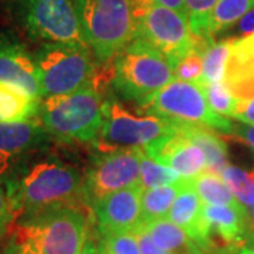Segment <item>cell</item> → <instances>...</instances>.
<instances>
[{
  "mask_svg": "<svg viewBox=\"0 0 254 254\" xmlns=\"http://www.w3.org/2000/svg\"><path fill=\"white\" fill-rule=\"evenodd\" d=\"M184 123L153 113L137 115L119 100H105L103 126L95 145L100 151L119 148H145L178 133Z\"/></svg>",
  "mask_w": 254,
  "mask_h": 254,
  "instance_id": "ba28073f",
  "label": "cell"
},
{
  "mask_svg": "<svg viewBox=\"0 0 254 254\" xmlns=\"http://www.w3.org/2000/svg\"><path fill=\"white\" fill-rule=\"evenodd\" d=\"M180 180H184V178H181L170 167H167V165L150 158L148 155H145L141 150L140 182H138L141 190H151V188L178 182Z\"/></svg>",
  "mask_w": 254,
  "mask_h": 254,
  "instance_id": "484cf974",
  "label": "cell"
},
{
  "mask_svg": "<svg viewBox=\"0 0 254 254\" xmlns=\"http://www.w3.org/2000/svg\"><path fill=\"white\" fill-rule=\"evenodd\" d=\"M14 219L16 215L13 212L7 187L6 184H0V236H3L9 230Z\"/></svg>",
  "mask_w": 254,
  "mask_h": 254,
  "instance_id": "4dcf8cb0",
  "label": "cell"
},
{
  "mask_svg": "<svg viewBox=\"0 0 254 254\" xmlns=\"http://www.w3.org/2000/svg\"><path fill=\"white\" fill-rule=\"evenodd\" d=\"M182 182L184 180H180L174 184L157 187V188H151V190H144L141 192L143 223L168 218V213L173 208V203L181 190Z\"/></svg>",
  "mask_w": 254,
  "mask_h": 254,
  "instance_id": "7402d4cb",
  "label": "cell"
},
{
  "mask_svg": "<svg viewBox=\"0 0 254 254\" xmlns=\"http://www.w3.org/2000/svg\"><path fill=\"white\" fill-rule=\"evenodd\" d=\"M33 55L41 99L72 93L95 82L91 47L75 43H46Z\"/></svg>",
  "mask_w": 254,
  "mask_h": 254,
  "instance_id": "5b68a950",
  "label": "cell"
},
{
  "mask_svg": "<svg viewBox=\"0 0 254 254\" xmlns=\"http://www.w3.org/2000/svg\"><path fill=\"white\" fill-rule=\"evenodd\" d=\"M98 243L108 254H141L133 232L102 233Z\"/></svg>",
  "mask_w": 254,
  "mask_h": 254,
  "instance_id": "f1b7e54d",
  "label": "cell"
},
{
  "mask_svg": "<svg viewBox=\"0 0 254 254\" xmlns=\"http://www.w3.org/2000/svg\"><path fill=\"white\" fill-rule=\"evenodd\" d=\"M222 180L227 188L233 193L239 203L246 209L254 205V170L246 171L235 165H226V168L220 173Z\"/></svg>",
  "mask_w": 254,
  "mask_h": 254,
  "instance_id": "d4e9b609",
  "label": "cell"
},
{
  "mask_svg": "<svg viewBox=\"0 0 254 254\" xmlns=\"http://www.w3.org/2000/svg\"><path fill=\"white\" fill-rule=\"evenodd\" d=\"M140 185L112 192L92 203L99 233L133 232L143 223Z\"/></svg>",
  "mask_w": 254,
  "mask_h": 254,
  "instance_id": "4fadbf2b",
  "label": "cell"
},
{
  "mask_svg": "<svg viewBox=\"0 0 254 254\" xmlns=\"http://www.w3.org/2000/svg\"><path fill=\"white\" fill-rule=\"evenodd\" d=\"M210 40V38H209ZM208 40H199L190 54L184 57L174 68L175 79L185 82H199L202 76V48Z\"/></svg>",
  "mask_w": 254,
  "mask_h": 254,
  "instance_id": "f546056e",
  "label": "cell"
},
{
  "mask_svg": "<svg viewBox=\"0 0 254 254\" xmlns=\"http://www.w3.org/2000/svg\"><path fill=\"white\" fill-rule=\"evenodd\" d=\"M232 44L233 38L223 41L210 38L205 43L202 48V76L198 83L206 85L225 81L232 57Z\"/></svg>",
  "mask_w": 254,
  "mask_h": 254,
  "instance_id": "44dd1931",
  "label": "cell"
},
{
  "mask_svg": "<svg viewBox=\"0 0 254 254\" xmlns=\"http://www.w3.org/2000/svg\"><path fill=\"white\" fill-rule=\"evenodd\" d=\"M30 155L6 182L16 218L43 209L75 205L83 199V178L79 171L57 155Z\"/></svg>",
  "mask_w": 254,
  "mask_h": 254,
  "instance_id": "6da1fadb",
  "label": "cell"
},
{
  "mask_svg": "<svg viewBox=\"0 0 254 254\" xmlns=\"http://www.w3.org/2000/svg\"><path fill=\"white\" fill-rule=\"evenodd\" d=\"M247 215H249L250 223H252V229H253V227H254V205L247 209Z\"/></svg>",
  "mask_w": 254,
  "mask_h": 254,
  "instance_id": "60d3db41",
  "label": "cell"
},
{
  "mask_svg": "<svg viewBox=\"0 0 254 254\" xmlns=\"http://www.w3.org/2000/svg\"><path fill=\"white\" fill-rule=\"evenodd\" d=\"M202 208L203 202L193 190L192 181L184 180L181 190L168 213V219L185 230L203 250L209 252L213 247V242L205 226Z\"/></svg>",
  "mask_w": 254,
  "mask_h": 254,
  "instance_id": "e0dca14e",
  "label": "cell"
},
{
  "mask_svg": "<svg viewBox=\"0 0 254 254\" xmlns=\"http://www.w3.org/2000/svg\"><path fill=\"white\" fill-rule=\"evenodd\" d=\"M235 254H254V249L249 247V246H237V247H232Z\"/></svg>",
  "mask_w": 254,
  "mask_h": 254,
  "instance_id": "f35d334b",
  "label": "cell"
},
{
  "mask_svg": "<svg viewBox=\"0 0 254 254\" xmlns=\"http://www.w3.org/2000/svg\"><path fill=\"white\" fill-rule=\"evenodd\" d=\"M184 133L203 150L205 157H206L205 171L220 174L226 168V165H229L226 143L218 134H215L212 128L185 123Z\"/></svg>",
  "mask_w": 254,
  "mask_h": 254,
  "instance_id": "ffe728a7",
  "label": "cell"
},
{
  "mask_svg": "<svg viewBox=\"0 0 254 254\" xmlns=\"http://www.w3.org/2000/svg\"><path fill=\"white\" fill-rule=\"evenodd\" d=\"M13 9L20 26L33 40L89 47L72 0H14Z\"/></svg>",
  "mask_w": 254,
  "mask_h": 254,
  "instance_id": "30bf717a",
  "label": "cell"
},
{
  "mask_svg": "<svg viewBox=\"0 0 254 254\" xmlns=\"http://www.w3.org/2000/svg\"><path fill=\"white\" fill-rule=\"evenodd\" d=\"M51 137L36 119L0 123V184H6L30 155L46 148Z\"/></svg>",
  "mask_w": 254,
  "mask_h": 254,
  "instance_id": "7c38bea8",
  "label": "cell"
},
{
  "mask_svg": "<svg viewBox=\"0 0 254 254\" xmlns=\"http://www.w3.org/2000/svg\"><path fill=\"white\" fill-rule=\"evenodd\" d=\"M143 153L170 167L184 180H192L206 170L203 150L184 133V126L178 133L143 148Z\"/></svg>",
  "mask_w": 254,
  "mask_h": 254,
  "instance_id": "9a60e30c",
  "label": "cell"
},
{
  "mask_svg": "<svg viewBox=\"0 0 254 254\" xmlns=\"http://www.w3.org/2000/svg\"><path fill=\"white\" fill-rule=\"evenodd\" d=\"M235 120L245 125H254V96L245 100H239L236 112L233 115Z\"/></svg>",
  "mask_w": 254,
  "mask_h": 254,
  "instance_id": "d6a6232c",
  "label": "cell"
},
{
  "mask_svg": "<svg viewBox=\"0 0 254 254\" xmlns=\"http://www.w3.org/2000/svg\"><path fill=\"white\" fill-rule=\"evenodd\" d=\"M40 100L0 82V123H16L36 119Z\"/></svg>",
  "mask_w": 254,
  "mask_h": 254,
  "instance_id": "d6986e66",
  "label": "cell"
},
{
  "mask_svg": "<svg viewBox=\"0 0 254 254\" xmlns=\"http://www.w3.org/2000/svg\"><path fill=\"white\" fill-rule=\"evenodd\" d=\"M134 236H136L137 242H138V247L141 254H167L161 247L155 245V242L148 235V232L145 230L143 225H140L133 230Z\"/></svg>",
  "mask_w": 254,
  "mask_h": 254,
  "instance_id": "1f68e13d",
  "label": "cell"
},
{
  "mask_svg": "<svg viewBox=\"0 0 254 254\" xmlns=\"http://www.w3.org/2000/svg\"><path fill=\"white\" fill-rule=\"evenodd\" d=\"M200 86L203 89L205 98L208 100L210 109L223 118H233L239 100L233 96V93L230 92L225 81L206 83V85H200Z\"/></svg>",
  "mask_w": 254,
  "mask_h": 254,
  "instance_id": "83f0119b",
  "label": "cell"
},
{
  "mask_svg": "<svg viewBox=\"0 0 254 254\" xmlns=\"http://www.w3.org/2000/svg\"><path fill=\"white\" fill-rule=\"evenodd\" d=\"M193 190L199 195L205 205H235L239 203L233 193L227 188L220 174L203 171L190 180Z\"/></svg>",
  "mask_w": 254,
  "mask_h": 254,
  "instance_id": "603a6c76",
  "label": "cell"
},
{
  "mask_svg": "<svg viewBox=\"0 0 254 254\" xmlns=\"http://www.w3.org/2000/svg\"><path fill=\"white\" fill-rule=\"evenodd\" d=\"M237 33L242 37L254 34V9L237 23Z\"/></svg>",
  "mask_w": 254,
  "mask_h": 254,
  "instance_id": "d590c367",
  "label": "cell"
},
{
  "mask_svg": "<svg viewBox=\"0 0 254 254\" xmlns=\"http://www.w3.org/2000/svg\"><path fill=\"white\" fill-rule=\"evenodd\" d=\"M232 137L245 143L249 148L254 151V125H245V123H233Z\"/></svg>",
  "mask_w": 254,
  "mask_h": 254,
  "instance_id": "e575fe53",
  "label": "cell"
},
{
  "mask_svg": "<svg viewBox=\"0 0 254 254\" xmlns=\"http://www.w3.org/2000/svg\"><path fill=\"white\" fill-rule=\"evenodd\" d=\"M88 237L89 220L81 208L54 206L14 219L3 254H81Z\"/></svg>",
  "mask_w": 254,
  "mask_h": 254,
  "instance_id": "7a4b0ae2",
  "label": "cell"
},
{
  "mask_svg": "<svg viewBox=\"0 0 254 254\" xmlns=\"http://www.w3.org/2000/svg\"><path fill=\"white\" fill-rule=\"evenodd\" d=\"M202 215L210 239L216 236L229 247L245 245L246 239L252 230V223L247 215V209L242 203H235V205L203 203Z\"/></svg>",
  "mask_w": 254,
  "mask_h": 254,
  "instance_id": "2e32d148",
  "label": "cell"
},
{
  "mask_svg": "<svg viewBox=\"0 0 254 254\" xmlns=\"http://www.w3.org/2000/svg\"><path fill=\"white\" fill-rule=\"evenodd\" d=\"M98 246H99V243H98ZM99 254H108L105 250H103V247H100L99 246Z\"/></svg>",
  "mask_w": 254,
  "mask_h": 254,
  "instance_id": "7bdbcfd3",
  "label": "cell"
},
{
  "mask_svg": "<svg viewBox=\"0 0 254 254\" xmlns=\"http://www.w3.org/2000/svg\"><path fill=\"white\" fill-rule=\"evenodd\" d=\"M92 53L99 63L118 57L134 40L130 0H72Z\"/></svg>",
  "mask_w": 254,
  "mask_h": 254,
  "instance_id": "277c9868",
  "label": "cell"
},
{
  "mask_svg": "<svg viewBox=\"0 0 254 254\" xmlns=\"http://www.w3.org/2000/svg\"><path fill=\"white\" fill-rule=\"evenodd\" d=\"M81 254H99V246H98V242L93 240L92 237H88L86 243L82 249Z\"/></svg>",
  "mask_w": 254,
  "mask_h": 254,
  "instance_id": "74e56055",
  "label": "cell"
},
{
  "mask_svg": "<svg viewBox=\"0 0 254 254\" xmlns=\"http://www.w3.org/2000/svg\"><path fill=\"white\" fill-rule=\"evenodd\" d=\"M254 9V0H219L209 23V34L215 37L237 24Z\"/></svg>",
  "mask_w": 254,
  "mask_h": 254,
  "instance_id": "cb8c5ba5",
  "label": "cell"
},
{
  "mask_svg": "<svg viewBox=\"0 0 254 254\" xmlns=\"http://www.w3.org/2000/svg\"><path fill=\"white\" fill-rule=\"evenodd\" d=\"M138 103L147 113L173 119L180 123L205 126L229 136L233 130V123L229 119L210 109L198 82L174 79L163 89L141 99Z\"/></svg>",
  "mask_w": 254,
  "mask_h": 254,
  "instance_id": "9c48e42d",
  "label": "cell"
},
{
  "mask_svg": "<svg viewBox=\"0 0 254 254\" xmlns=\"http://www.w3.org/2000/svg\"><path fill=\"white\" fill-rule=\"evenodd\" d=\"M157 1L163 3V4L171 7V9L177 10L178 13H181L182 16L187 17V13H185V1L184 0H157Z\"/></svg>",
  "mask_w": 254,
  "mask_h": 254,
  "instance_id": "8d00e7d4",
  "label": "cell"
},
{
  "mask_svg": "<svg viewBox=\"0 0 254 254\" xmlns=\"http://www.w3.org/2000/svg\"><path fill=\"white\" fill-rule=\"evenodd\" d=\"M148 235L167 254H206L192 237L170 219L141 223Z\"/></svg>",
  "mask_w": 254,
  "mask_h": 254,
  "instance_id": "ac0fdd59",
  "label": "cell"
},
{
  "mask_svg": "<svg viewBox=\"0 0 254 254\" xmlns=\"http://www.w3.org/2000/svg\"><path fill=\"white\" fill-rule=\"evenodd\" d=\"M216 254H235V252H233V249L230 247V249H229V250H226V252H219V253H216Z\"/></svg>",
  "mask_w": 254,
  "mask_h": 254,
  "instance_id": "b9f144b4",
  "label": "cell"
},
{
  "mask_svg": "<svg viewBox=\"0 0 254 254\" xmlns=\"http://www.w3.org/2000/svg\"><path fill=\"white\" fill-rule=\"evenodd\" d=\"M246 246H249V247H252L254 249V227L250 230V233H249V236L246 239Z\"/></svg>",
  "mask_w": 254,
  "mask_h": 254,
  "instance_id": "ab89813d",
  "label": "cell"
},
{
  "mask_svg": "<svg viewBox=\"0 0 254 254\" xmlns=\"http://www.w3.org/2000/svg\"><path fill=\"white\" fill-rule=\"evenodd\" d=\"M185 13L192 34L198 40H209V23L219 0H184Z\"/></svg>",
  "mask_w": 254,
  "mask_h": 254,
  "instance_id": "4316f807",
  "label": "cell"
},
{
  "mask_svg": "<svg viewBox=\"0 0 254 254\" xmlns=\"http://www.w3.org/2000/svg\"><path fill=\"white\" fill-rule=\"evenodd\" d=\"M134 20V38L155 47L173 68L198 46L188 20L177 10L157 0H130Z\"/></svg>",
  "mask_w": 254,
  "mask_h": 254,
  "instance_id": "52a82bcc",
  "label": "cell"
},
{
  "mask_svg": "<svg viewBox=\"0 0 254 254\" xmlns=\"http://www.w3.org/2000/svg\"><path fill=\"white\" fill-rule=\"evenodd\" d=\"M105 119V99L95 85L66 95L40 100L37 120L48 133L63 143H93Z\"/></svg>",
  "mask_w": 254,
  "mask_h": 254,
  "instance_id": "3957f363",
  "label": "cell"
},
{
  "mask_svg": "<svg viewBox=\"0 0 254 254\" xmlns=\"http://www.w3.org/2000/svg\"><path fill=\"white\" fill-rule=\"evenodd\" d=\"M0 82L41 100L34 55L9 33H0Z\"/></svg>",
  "mask_w": 254,
  "mask_h": 254,
  "instance_id": "5bb4252c",
  "label": "cell"
},
{
  "mask_svg": "<svg viewBox=\"0 0 254 254\" xmlns=\"http://www.w3.org/2000/svg\"><path fill=\"white\" fill-rule=\"evenodd\" d=\"M175 79L173 65L155 47L134 38L115 58L112 83L122 98L140 102Z\"/></svg>",
  "mask_w": 254,
  "mask_h": 254,
  "instance_id": "8992f818",
  "label": "cell"
},
{
  "mask_svg": "<svg viewBox=\"0 0 254 254\" xmlns=\"http://www.w3.org/2000/svg\"><path fill=\"white\" fill-rule=\"evenodd\" d=\"M232 55H236V57H254V34L233 38Z\"/></svg>",
  "mask_w": 254,
  "mask_h": 254,
  "instance_id": "836d02e7",
  "label": "cell"
},
{
  "mask_svg": "<svg viewBox=\"0 0 254 254\" xmlns=\"http://www.w3.org/2000/svg\"><path fill=\"white\" fill-rule=\"evenodd\" d=\"M141 148H119L95 155L83 178V200L92 205L112 192L140 182Z\"/></svg>",
  "mask_w": 254,
  "mask_h": 254,
  "instance_id": "8fae6325",
  "label": "cell"
}]
</instances>
